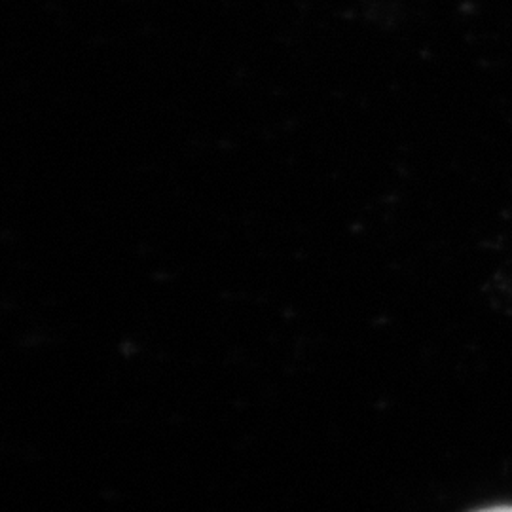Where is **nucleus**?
Instances as JSON below:
<instances>
[{
	"mask_svg": "<svg viewBox=\"0 0 512 512\" xmlns=\"http://www.w3.org/2000/svg\"><path fill=\"white\" fill-rule=\"evenodd\" d=\"M478 512H512V507H492V509H484Z\"/></svg>",
	"mask_w": 512,
	"mask_h": 512,
	"instance_id": "obj_1",
	"label": "nucleus"
}]
</instances>
